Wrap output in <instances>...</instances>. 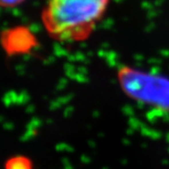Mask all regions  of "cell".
<instances>
[{
    "mask_svg": "<svg viewBox=\"0 0 169 169\" xmlns=\"http://www.w3.org/2000/svg\"><path fill=\"white\" fill-rule=\"evenodd\" d=\"M111 0H47L42 23L58 42L87 40L107 11Z\"/></svg>",
    "mask_w": 169,
    "mask_h": 169,
    "instance_id": "obj_1",
    "label": "cell"
},
{
    "mask_svg": "<svg viewBox=\"0 0 169 169\" xmlns=\"http://www.w3.org/2000/svg\"><path fill=\"white\" fill-rule=\"evenodd\" d=\"M117 80L129 99L169 114L168 77L124 65L117 70Z\"/></svg>",
    "mask_w": 169,
    "mask_h": 169,
    "instance_id": "obj_2",
    "label": "cell"
},
{
    "mask_svg": "<svg viewBox=\"0 0 169 169\" xmlns=\"http://www.w3.org/2000/svg\"><path fill=\"white\" fill-rule=\"evenodd\" d=\"M4 169H34V164L26 155L17 154L7 159L4 163Z\"/></svg>",
    "mask_w": 169,
    "mask_h": 169,
    "instance_id": "obj_3",
    "label": "cell"
},
{
    "mask_svg": "<svg viewBox=\"0 0 169 169\" xmlns=\"http://www.w3.org/2000/svg\"><path fill=\"white\" fill-rule=\"evenodd\" d=\"M25 0H0V4L3 8L7 9H11L15 8V7L21 5L23 2H25Z\"/></svg>",
    "mask_w": 169,
    "mask_h": 169,
    "instance_id": "obj_4",
    "label": "cell"
}]
</instances>
